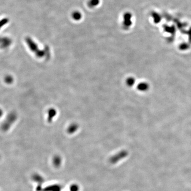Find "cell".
Listing matches in <instances>:
<instances>
[{
	"label": "cell",
	"mask_w": 191,
	"mask_h": 191,
	"mask_svg": "<svg viewBox=\"0 0 191 191\" xmlns=\"http://www.w3.org/2000/svg\"><path fill=\"white\" fill-rule=\"evenodd\" d=\"M78 128V126L77 124L73 123L70 124L68 128L67 131L69 133H72L75 132Z\"/></svg>",
	"instance_id": "cell-6"
},
{
	"label": "cell",
	"mask_w": 191,
	"mask_h": 191,
	"mask_svg": "<svg viewBox=\"0 0 191 191\" xmlns=\"http://www.w3.org/2000/svg\"><path fill=\"white\" fill-rule=\"evenodd\" d=\"M72 18L75 20H79L82 18V14L78 11H75L72 14Z\"/></svg>",
	"instance_id": "cell-9"
},
{
	"label": "cell",
	"mask_w": 191,
	"mask_h": 191,
	"mask_svg": "<svg viewBox=\"0 0 191 191\" xmlns=\"http://www.w3.org/2000/svg\"><path fill=\"white\" fill-rule=\"evenodd\" d=\"M126 83L127 86L129 87H132L133 86L135 85L136 83V80L133 77H130L127 78Z\"/></svg>",
	"instance_id": "cell-7"
},
{
	"label": "cell",
	"mask_w": 191,
	"mask_h": 191,
	"mask_svg": "<svg viewBox=\"0 0 191 191\" xmlns=\"http://www.w3.org/2000/svg\"><path fill=\"white\" fill-rule=\"evenodd\" d=\"M45 54V57L47 59H49L51 57V52L50 48L48 46H46L44 50Z\"/></svg>",
	"instance_id": "cell-11"
},
{
	"label": "cell",
	"mask_w": 191,
	"mask_h": 191,
	"mask_svg": "<svg viewBox=\"0 0 191 191\" xmlns=\"http://www.w3.org/2000/svg\"><path fill=\"white\" fill-rule=\"evenodd\" d=\"M26 43L29 47V49H30L32 51L38 58H41L45 56L44 51L40 50L38 48V46L36 44V43H35L30 38L27 37L26 39Z\"/></svg>",
	"instance_id": "cell-2"
},
{
	"label": "cell",
	"mask_w": 191,
	"mask_h": 191,
	"mask_svg": "<svg viewBox=\"0 0 191 191\" xmlns=\"http://www.w3.org/2000/svg\"><path fill=\"white\" fill-rule=\"evenodd\" d=\"M152 16L154 17V21L155 23H157L160 21V17L155 12L152 13Z\"/></svg>",
	"instance_id": "cell-12"
},
{
	"label": "cell",
	"mask_w": 191,
	"mask_h": 191,
	"mask_svg": "<svg viewBox=\"0 0 191 191\" xmlns=\"http://www.w3.org/2000/svg\"><path fill=\"white\" fill-rule=\"evenodd\" d=\"M100 0H89L88 3V5L89 8H95L99 5Z\"/></svg>",
	"instance_id": "cell-8"
},
{
	"label": "cell",
	"mask_w": 191,
	"mask_h": 191,
	"mask_svg": "<svg viewBox=\"0 0 191 191\" xmlns=\"http://www.w3.org/2000/svg\"><path fill=\"white\" fill-rule=\"evenodd\" d=\"M48 121L49 123H51L53 119L57 115L56 110L53 108L49 109L48 112Z\"/></svg>",
	"instance_id": "cell-4"
},
{
	"label": "cell",
	"mask_w": 191,
	"mask_h": 191,
	"mask_svg": "<svg viewBox=\"0 0 191 191\" xmlns=\"http://www.w3.org/2000/svg\"><path fill=\"white\" fill-rule=\"evenodd\" d=\"M17 119V113L15 112H12L7 116L6 119L2 124V130L3 131H8L13 124L15 122Z\"/></svg>",
	"instance_id": "cell-1"
},
{
	"label": "cell",
	"mask_w": 191,
	"mask_h": 191,
	"mask_svg": "<svg viewBox=\"0 0 191 191\" xmlns=\"http://www.w3.org/2000/svg\"><path fill=\"white\" fill-rule=\"evenodd\" d=\"M132 15L129 12H126L123 16V28L124 30H127L132 26Z\"/></svg>",
	"instance_id": "cell-3"
},
{
	"label": "cell",
	"mask_w": 191,
	"mask_h": 191,
	"mask_svg": "<svg viewBox=\"0 0 191 191\" xmlns=\"http://www.w3.org/2000/svg\"><path fill=\"white\" fill-rule=\"evenodd\" d=\"M8 21H9V20L7 18L3 19L2 20H1L0 21V28L8 23Z\"/></svg>",
	"instance_id": "cell-13"
},
{
	"label": "cell",
	"mask_w": 191,
	"mask_h": 191,
	"mask_svg": "<svg viewBox=\"0 0 191 191\" xmlns=\"http://www.w3.org/2000/svg\"><path fill=\"white\" fill-rule=\"evenodd\" d=\"M3 112L2 109H0V117H2V116L3 115Z\"/></svg>",
	"instance_id": "cell-14"
},
{
	"label": "cell",
	"mask_w": 191,
	"mask_h": 191,
	"mask_svg": "<svg viewBox=\"0 0 191 191\" xmlns=\"http://www.w3.org/2000/svg\"><path fill=\"white\" fill-rule=\"evenodd\" d=\"M13 78L11 75H7L5 77V82L6 83L8 84H12L13 81Z\"/></svg>",
	"instance_id": "cell-10"
},
{
	"label": "cell",
	"mask_w": 191,
	"mask_h": 191,
	"mask_svg": "<svg viewBox=\"0 0 191 191\" xmlns=\"http://www.w3.org/2000/svg\"><path fill=\"white\" fill-rule=\"evenodd\" d=\"M137 88L138 90L141 92H146L149 89V85L147 82H142L139 83L138 85Z\"/></svg>",
	"instance_id": "cell-5"
}]
</instances>
